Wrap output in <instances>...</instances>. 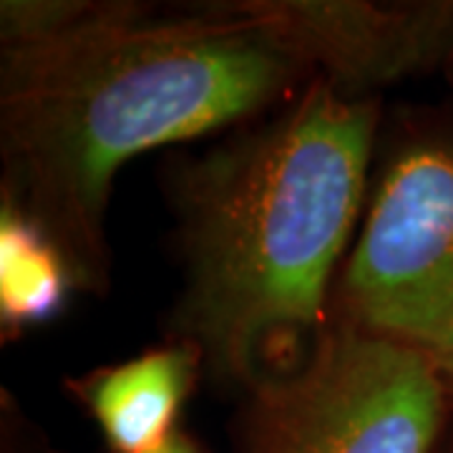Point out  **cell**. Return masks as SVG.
Here are the masks:
<instances>
[{
	"label": "cell",
	"mask_w": 453,
	"mask_h": 453,
	"mask_svg": "<svg viewBox=\"0 0 453 453\" xmlns=\"http://www.w3.org/2000/svg\"><path fill=\"white\" fill-rule=\"evenodd\" d=\"M0 453H71L58 446L50 434L33 418L16 398L0 388Z\"/></svg>",
	"instance_id": "obj_8"
},
{
	"label": "cell",
	"mask_w": 453,
	"mask_h": 453,
	"mask_svg": "<svg viewBox=\"0 0 453 453\" xmlns=\"http://www.w3.org/2000/svg\"><path fill=\"white\" fill-rule=\"evenodd\" d=\"M446 81H449V86H451V91H453V76H449V79H446Z\"/></svg>",
	"instance_id": "obj_12"
},
{
	"label": "cell",
	"mask_w": 453,
	"mask_h": 453,
	"mask_svg": "<svg viewBox=\"0 0 453 453\" xmlns=\"http://www.w3.org/2000/svg\"><path fill=\"white\" fill-rule=\"evenodd\" d=\"M305 64L340 91L383 96L393 83L453 76V0H250Z\"/></svg>",
	"instance_id": "obj_5"
},
{
	"label": "cell",
	"mask_w": 453,
	"mask_h": 453,
	"mask_svg": "<svg viewBox=\"0 0 453 453\" xmlns=\"http://www.w3.org/2000/svg\"><path fill=\"white\" fill-rule=\"evenodd\" d=\"M451 405L436 357L327 320L237 398L234 453H436Z\"/></svg>",
	"instance_id": "obj_4"
},
{
	"label": "cell",
	"mask_w": 453,
	"mask_h": 453,
	"mask_svg": "<svg viewBox=\"0 0 453 453\" xmlns=\"http://www.w3.org/2000/svg\"><path fill=\"white\" fill-rule=\"evenodd\" d=\"M436 453H453V413L451 421H449V428H446V434H443L441 443H438Z\"/></svg>",
	"instance_id": "obj_11"
},
{
	"label": "cell",
	"mask_w": 453,
	"mask_h": 453,
	"mask_svg": "<svg viewBox=\"0 0 453 453\" xmlns=\"http://www.w3.org/2000/svg\"><path fill=\"white\" fill-rule=\"evenodd\" d=\"M327 320L431 356L453 348V101L386 111Z\"/></svg>",
	"instance_id": "obj_3"
},
{
	"label": "cell",
	"mask_w": 453,
	"mask_h": 453,
	"mask_svg": "<svg viewBox=\"0 0 453 453\" xmlns=\"http://www.w3.org/2000/svg\"><path fill=\"white\" fill-rule=\"evenodd\" d=\"M149 453H207V449L202 446V441L192 431H187L184 426H179L177 431L166 438L162 446H157L154 451Z\"/></svg>",
	"instance_id": "obj_9"
},
{
	"label": "cell",
	"mask_w": 453,
	"mask_h": 453,
	"mask_svg": "<svg viewBox=\"0 0 453 453\" xmlns=\"http://www.w3.org/2000/svg\"><path fill=\"white\" fill-rule=\"evenodd\" d=\"M315 76L250 0H3L0 202L104 297L121 166L252 124Z\"/></svg>",
	"instance_id": "obj_1"
},
{
	"label": "cell",
	"mask_w": 453,
	"mask_h": 453,
	"mask_svg": "<svg viewBox=\"0 0 453 453\" xmlns=\"http://www.w3.org/2000/svg\"><path fill=\"white\" fill-rule=\"evenodd\" d=\"M79 282L64 252L16 207L0 202V338L16 340L58 318Z\"/></svg>",
	"instance_id": "obj_7"
},
{
	"label": "cell",
	"mask_w": 453,
	"mask_h": 453,
	"mask_svg": "<svg viewBox=\"0 0 453 453\" xmlns=\"http://www.w3.org/2000/svg\"><path fill=\"white\" fill-rule=\"evenodd\" d=\"M434 357H436L438 375H441V383H443V390H446V398H449V405H451L453 413V348Z\"/></svg>",
	"instance_id": "obj_10"
},
{
	"label": "cell",
	"mask_w": 453,
	"mask_h": 453,
	"mask_svg": "<svg viewBox=\"0 0 453 453\" xmlns=\"http://www.w3.org/2000/svg\"><path fill=\"white\" fill-rule=\"evenodd\" d=\"M204 380L192 345L164 338L139 356L65 378V393L94 421L109 453H149L181 426V411Z\"/></svg>",
	"instance_id": "obj_6"
},
{
	"label": "cell",
	"mask_w": 453,
	"mask_h": 453,
	"mask_svg": "<svg viewBox=\"0 0 453 453\" xmlns=\"http://www.w3.org/2000/svg\"><path fill=\"white\" fill-rule=\"evenodd\" d=\"M383 119V96L315 76L277 111L164 162L181 270L164 338L192 345L219 393L240 398L292 365L327 325Z\"/></svg>",
	"instance_id": "obj_2"
}]
</instances>
